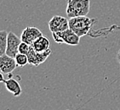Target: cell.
<instances>
[{
    "instance_id": "obj_8",
    "label": "cell",
    "mask_w": 120,
    "mask_h": 110,
    "mask_svg": "<svg viewBox=\"0 0 120 110\" xmlns=\"http://www.w3.org/2000/svg\"><path fill=\"white\" fill-rule=\"evenodd\" d=\"M16 64L15 58H12L9 55L3 54L0 56V71L4 74L9 75L11 74L16 69Z\"/></svg>"
},
{
    "instance_id": "obj_3",
    "label": "cell",
    "mask_w": 120,
    "mask_h": 110,
    "mask_svg": "<svg viewBox=\"0 0 120 110\" xmlns=\"http://www.w3.org/2000/svg\"><path fill=\"white\" fill-rule=\"evenodd\" d=\"M52 37L54 41L60 44L66 43L69 46H78L80 42V37H79L70 28L64 31L54 32L52 33Z\"/></svg>"
},
{
    "instance_id": "obj_6",
    "label": "cell",
    "mask_w": 120,
    "mask_h": 110,
    "mask_svg": "<svg viewBox=\"0 0 120 110\" xmlns=\"http://www.w3.org/2000/svg\"><path fill=\"white\" fill-rule=\"evenodd\" d=\"M42 36H43V33L38 28L34 26H27L21 32V41L32 46V43Z\"/></svg>"
},
{
    "instance_id": "obj_5",
    "label": "cell",
    "mask_w": 120,
    "mask_h": 110,
    "mask_svg": "<svg viewBox=\"0 0 120 110\" xmlns=\"http://www.w3.org/2000/svg\"><path fill=\"white\" fill-rule=\"evenodd\" d=\"M51 53H52L51 49L44 52V53H38L33 49L32 46H30L29 52L26 54L28 58V64H30L32 66H38L46 61L49 56L51 54Z\"/></svg>"
},
{
    "instance_id": "obj_7",
    "label": "cell",
    "mask_w": 120,
    "mask_h": 110,
    "mask_svg": "<svg viewBox=\"0 0 120 110\" xmlns=\"http://www.w3.org/2000/svg\"><path fill=\"white\" fill-rule=\"evenodd\" d=\"M21 43V39L15 34L14 32H8L7 39V49L6 54L12 58H15L19 53V46Z\"/></svg>"
},
{
    "instance_id": "obj_2",
    "label": "cell",
    "mask_w": 120,
    "mask_h": 110,
    "mask_svg": "<svg viewBox=\"0 0 120 110\" xmlns=\"http://www.w3.org/2000/svg\"><path fill=\"white\" fill-rule=\"evenodd\" d=\"M90 9V0H67L66 13L68 18L87 16Z\"/></svg>"
},
{
    "instance_id": "obj_15",
    "label": "cell",
    "mask_w": 120,
    "mask_h": 110,
    "mask_svg": "<svg viewBox=\"0 0 120 110\" xmlns=\"http://www.w3.org/2000/svg\"><path fill=\"white\" fill-rule=\"evenodd\" d=\"M117 59H118V63H119V64H120V49H119V50H118V54H117Z\"/></svg>"
},
{
    "instance_id": "obj_11",
    "label": "cell",
    "mask_w": 120,
    "mask_h": 110,
    "mask_svg": "<svg viewBox=\"0 0 120 110\" xmlns=\"http://www.w3.org/2000/svg\"><path fill=\"white\" fill-rule=\"evenodd\" d=\"M7 39L8 32L6 31H0V56L6 53Z\"/></svg>"
},
{
    "instance_id": "obj_9",
    "label": "cell",
    "mask_w": 120,
    "mask_h": 110,
    "mask_svg": "<svg viewBox=\"0 0 120 110\" xmlns=\"http://www.w3.org/2000/svg\"><path fill=\"white\" fill-rule=\"evenodd\" d=\"M32 47L38 53H44L50 49V42L48 37H44L43 35L32 43Z\"/></svg>"
},
{
    "instance_id": "obj_13",
    "label": "cell",
    "mask_w": 120,
    "mask_h": 110,
    "mask_svg": "<svg viewBox=\"0 0 120 110\" xmlns=\"http://www.w3.org/2000/svg\"><path fill=\"white\" fill-rule=\"evenodd\" d=\"M29 49H30V45L21 41V43L19 46V53L26 55L28 53V52H29Z\"/></svg>"
},
{
    "instance_id": "obj_4",
    "label": "cell",
    "mask_w": 120,
    "mask_h": 110,
    "mask_svg": "<svg viewBox=\"0 0 120 110\" xmlns=\"http://www.w3.org/2000/svg\"><path fill=\"white\" fill-rule=\"evenodd\" d=\"M49 29L52 33L64 31L69 29V21L63 16L55 15L49 21Z\"/></svg>"
},
{
    "instance_id": "obj_10",
    "label": "cell",
    "mask_w": 120,
    "mask_h": 110,
    "mask_svg": "<svg viewBox=\"0 0 120 110\" xmlns=\"http://www.w3.org/2000/svg\"><path fill=\"white\" fill-rule=\"evenodd\" d=\"M4 85L6 89L8 92H9L10 93L13 94L14 96H19L22 93V89H21V86L19 84V82L16 80H15L14 78H8L7 80H5Z\"/></svg>"
},
{
    "instance_id": "obj_1",
    "label": "cell",
    "mask_w": 120,
    "mask_h": 110,
    "mask_svg": "<svg viewBox=\"0 0 120 110\" xmlns=\"http://www.w3.org/2000/svg\"><path fill=\"white\" fill-rule=\"evenodd\" d=\"M95 22V19L89 18L87 16H79V17L70 18L69 28L73 31L79 37H81L89 34Z\"/></svg>"
},
{
    "instance_id": "obj_14",
    "label": "cell",
    "mask_w": 120,
    "mask_h": 110,
    "mask_svg": "<svg viewBox=\"0 0 120 110\" xmlns=\"http://www.w3.org/2000/svg\"><path fill=\"white\" fill-rule=\"evenodd\" d=\"M4 81L5 80H4V73L0 72V83L4 82Z\"/></svg>"
},
{
    "instance_id": "obj_12",
    "label": "cell",
    "mask_w": 120,
    "mask_h": 110,
    "mask_svg": "<svg viewBox=\"0 0 120 110\" xmlns=\"http://www.w3.org/2000/svg\"><path fill=\"white\" fill-rule=\"evenodd\" d=\"M15 59L17 67H20V68H22V67L26 66L28 64L27 55L23 54V53H18L15 56Z\"/></svg>"
}]
</instances>
